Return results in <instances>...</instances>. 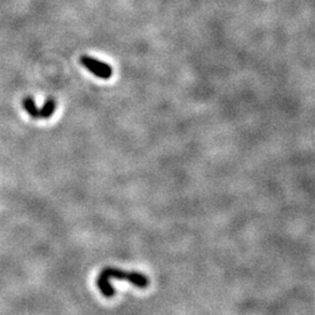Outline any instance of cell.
Masks as SVG:
<instances>
[{
  "label": "cell",
  "instance_id": "obj_1",
  "mask_svg": "<svg viewBox=\"0 0 315 315\" xmlns=\"http://www.w3.org/2000/svg\"><path fill=\"white\" fill-rule=\"evenodd\" d=\"M111 278H116L119 280H126L130 284L139 288H146L150 285V280L145 275H142L140 272L136 271H123L120 269H114V268H105L101 271L100 276L97 277L96 284L97 287L100 288L104 297L111 298L114 296V288L110 284V279Z\"/></svg>",
  "mask_w": 315,
  "mask_h": 315
},
{
  "label": "cell",
  "instance_id": "obj_2",
  "mask_svg": "<svg viewBox=\"0 0 315 315\" xmlns=\"http://www.w3.org/2000/svg\"><path fill=\"white\" fill-rule=\"evenodd\" d=\"M21 105L25 111L30 114L32 118H34V119H47V118H51L56 110V101L54 98H49V100L46 101V103L43 104L42 108L38 109L35 101L31 96H27L22 100Z\"/></svg>",
  "mask_w": 315,
  "mask_h": 315
},
{
  "label": "cell",
  "instance_id": "obj_3",
  "mask_svg": "<svg viewBox=\"0 0 315 315\" xmlns=\"http://www.w3.org/2000/svg\"><path fill=\"white\" fill-rule=\"evenodd\" d=\"M81 64L89 70L92 75H95L98 79L102 80H109L112 76V68L111 65L102 62V61L95 59L92 56L82 55L80 59Z\"/></svg>",
  "mask_w": 315,
  "mask_h": 315
}]
</instances>
